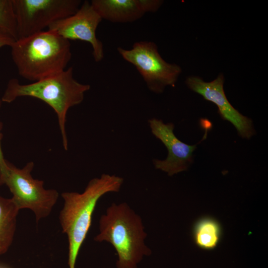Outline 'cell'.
Masks as SVG:
<instances>
[{"label":"cell","instance_id":"6da1fadb","mask_svg":"<svg viewBox=\"0 0 268 268\" xmlns=\"http://www.w3.org/2000/svg\"><path fill=\"white\" fill-rule=\"evenodd\" d=\"M10 47L18 74L33 82L65 70L71 58L69 41L49 30L18 39Z\"/></svg>","mask_w":268,"mask_h":268},{"label":"cell","instance_id":"7a4b0ae2","mask_svg":"<svg viewBox=\"0 0 268 268\" xmlns=\"http://www.w3.org/2000/svg\"><path fill=\"white\" fill-rule=\"evenodd\" d=\"M123 181V178L119 176L103 174L99 178L91 179L82 193L62 194L64 204L59 219L63 232L67 234L68 238L69 268H75L79 250L90 228L98 201L108 193L118 192Z\"/></svg>","mask_w":268,"mask_h":268},{"label":"cell","instance_id":"3957f363","mask_svg":"<svg viewBox=\"0 0 268 268\" xmlns=\"http://www.w3.org/2000/svg\"><path fill=\"white\" fill-rule=\"evenodd\" d=\"M90 89L89 84H82L74 78L72 67H69L57 74L30 84H22L17 79L12 78L8 81L1 100L11 103L17 98L30 96L47 103L57 114L63 145L67 150L66 123L67 111L81 103L84 93Z\"/></svg>","mask_w":268,"mask_h":268},{"label":"cell","instance_id":"277c9868","mask_svg":"<svg viewBox=\"0 0 268 268\" xmlns=\"http://www.w3.org/2000/svg\"><path fill=\"white\" fill-rule=\"evenodd\" d=\"M96 242L110 243L117 252V268H137L144 256L151 254L144 244L146 233L141 218L126 202L113 203L99 220Z\"/></svg>","mask_w":268,"mask_h":268},{"label":"cell","instance_id":"5b68a950","mask_svg":"<svg viewBox=\"0 0 268 268\" xmlns=\"http://www.w3.org/2000/svg\"><path fill=\"white\" fill-rule=\"evenodd\" d=\"M34 166L33 162L31 161L20 169L7 162L6 171L0 175V186L5 185L18 209L31 210L38 222L50 214L57 201L59 193L54 189H44L43 181L32 177Z\"/></svg>","mask_w":268,"mask_h":268},{"label":"cell","instance_id":"8992f818","mask_svg":"<svg viewBox=\"0 0 268 268\" xmlns=\"http://www.w3.org/2000/svg\"><path fill=\"white\" fill-rule=\"evenodd\" d=\"M117 51L136 67L148 88L156 94L162 93L167 86H174L181 73L180 66L163 60L153 42H136L131 49L118 47Z\"/></svg>","mask_w":268,"mask_h":268},{"label":"cell","instance_id":"52a82bcc","mask_svg":"<svg viewBox=\"0 0 268 268\" xmlns=\"http://www.w3.org/2000/svg\"><path fill=\"white\" fill-rule=\"evenodd\" d=\"M17 39L44 31L53 23L74 14L80 0H12Z\"/></svg>","mask_w":268,"mask_h":268},{"label":"cell","instance_id":"ba28073f","mask_svg":"<svg viewBox=\"0 0 268 268\" xmlns=\"http://www.w3.org/2000/svg\"><path fill=\"white\" fill-rule=\"evenodd\" d=\"M102 19L91 5L90 2H82L73 15L51 24L48 30L55 31L68 40H79L90 44L96 62L104 58L103 45L96 37V31Z\"/></svg>","mask_w":268,"mask_h":268},{"label":"cell","instance_id":"9c48e42d","mask_svg":"<svg viewBox=\"0 0 268 268\" xmlns=\"http://www.w3.org/2000/svg\"><path fill=\"white\" fill-rule=\"evenodd\" d=\"M152 134L159 139L168 150V155L164 160L154 159L153 163L156 169L166 172L172 176L187 170L193 161V152L198 144L206 138L210 124L208 122L205 126V132L203 138L198 144L189 145L180 140L174 133V125L172 123L165 124L161 120L152 118L148 120Z\"/></svg>","mask_w":268,"mask_h":268},{"label":"cell","instance_id":"30bf717a","mask_svg":"<svg viewBox=\"0 0 268 268\" xmlns=\"http://www.w3.org/2000/svg\"><path fill=\"white\" fill-rule=\"evenodd\" d=\"M224 78L220 74L214 80L205 82L201 78L191 76L187 78L188 87L201 95L204 99L212 102L218 107L221 118L230 122L242 138L249 139L254 134L252 120L235 109L228 100L223 89Z\"/></svg>","mask_w":268,"mask_h":268},{"label":"cell","instance_id":"8fae6325","mask_svg":"<svg viewBox=\"0 0 268 268\" xmlns=\"http://www.w3.org/2000/svg\"><path fill=\"white\" fill-rule=\"evenodd\" d=\"M160 0H92L90 3L101 18L116 23H127L141 18L145 13L156 11Z\"/></svg>","mask_w":268,"mask_h":268},{"label":"cell","instance_id":"7c38bea8","mask_svg":"<svg viewBox=\"0 0 268 268\" xmlns=\"http://www.w3.org/2000/svg\"><path fill=\"white\" fill-rule=\"evenodd\" d=\"M19 211L11 198L0 196V255L6 252L13 241Z\"/></svg>","mask_w":268,"mask_h":268},{"label":"cell","instance_id":"4fadbf2b","mask_svg":"<svg viewBox=\"0 0 268 268\" xmlns=\"http://www.w3.org/2000/svg\"><path fill=\"white\" fill-rule=\"evenodd\" d=\"M222 234V228L219 222L214 218L208 216L199 219L193 230L195 244L205 250L215 249L221 240Z\"/></svg>","mask_w":268,"mask_h":268},{"label":"cell","instance_id":"5bb4252c","mask_svg":"<svg viewBox=\"0 0 268 268\" xmlns=\"http://www.w3.org/2000/svg\"><path fill=\"white\" fill-rule=\"evenodd\" d=\"M0 30L17 39V25L12 0H0Z\"/></svg>","mask_w":268,"mask_h":268},{"label":"cell","instance_id":"9a60e30c","mask_svg":"<svg viewBox=\"0 0 268 268\" xmlns=\"http://www.w3.org/2000/svg\"><path fill=\"white\" fill-rule=\"evenodd\" d=\"M16 40L8 34L0 30V48L10 47Z\"/></svg>","mask_w":268,"mask_h":268},{"label":"cell","instance_id":"2e32d148","mask_svg":"<svg viewBox=\"0 0 268 268\" xmlns=\"http://www.w3.org/2000/svg\"><path fill=\"white\" fill-rule=\"evenodd\" d=\"M2 102L1 100L0 99V107ZM1 127V124L0 123V175L3 174L6 171L7 168V161L4 158L1 147L0 141L2 138V135L0 132Z\"/></svg>","mask_w":268,"mask_h":268},{"label":"cell","instance_id":"e0dca14e","mask_svg":"<svg viewBox=\"0 0 268 268\" xmlns=\"http://www.w3.org/2000/svg\"><path fill=\"white\" fill-rule=\"evenodd\" d=\"M0 268H1V267H0Z\"/></svg>","mask_w":268,"mask_h":268}]
</instances>
